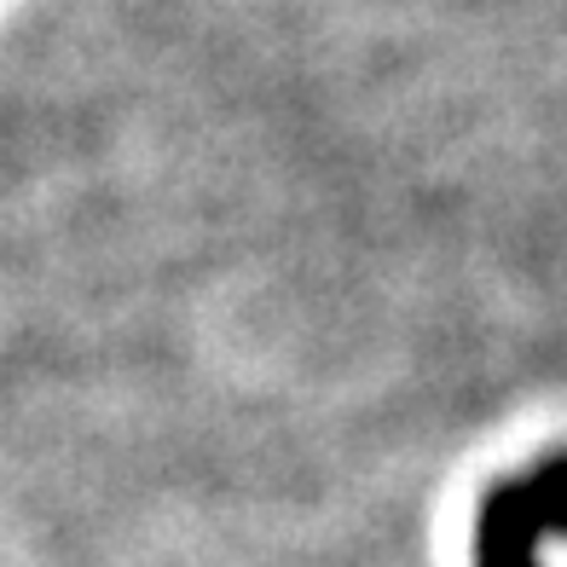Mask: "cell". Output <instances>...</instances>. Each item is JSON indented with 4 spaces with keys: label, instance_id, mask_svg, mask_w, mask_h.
I'll use <instances>...</instances> for the list:
<instances>
[{
    "label": "cell",
    "instance_id": "cell-1",
    "mask_svg": "<svg viewBox=\"0 0 567 567\" xmlns=\"http://www.w3.org/2000/svg\"><path fill=\"white\" fill-rule=\"evenodd\" d=\"M545 527H567V463L538 470L527 486H504L481 509V567H533Z\"/></svg>",
    "mask_w": 567,
    "mask_h": 567
}]
</instances>
